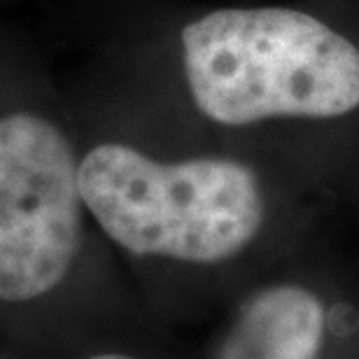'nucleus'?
Wrapping results in <instances>:
<instances>
[{"instance_id": "obj_4", "label": "nucleus", "mask_w": 359, "mask_h": 359, "mask_svg": "<svg viewBox=\"0 0 359 359\" xmlns=\"http://www.w3.org/2000/svg\"><path fill=\"white\" fill-rule=\"evenodd\" d=\"M327 313L315 292L273 285L236 313L215 359H320Z\"/></svg>"}, {"instance_id": "obj_2", "label": "nucleus", "mask_w": 359, "mask_h": 359, "mask_svg": "<svg viewBox=\"0 0 359 359\" xmlns=\"http://www.w3.org/2000/svg\"><path fill=\"white\" fill-rule=\"evenodd\" d=\"M84 205L133 255L217 264L243 252L264 224V194L245 163L198 156L161 163L117 142L77 166Z\"/></svg>"}, {"instance_id": "obj_3", "label": "nucleus", "mask_w": 359, "mask_h": 359, "mask_svg": "<svg viewBox=\"0 0 359 359\" xmlns=\"http://www.w3.org/2000/svg\"><path fill=\"white\" fill-rule=\"evenodd\" d=\"M73 147L28 112L0 117V299H38L66 278L82 243Z\"/></svg>"}, {"instance_id": "obj_5", "label": "nucleus", "mask_w": 359, "mask_h": 359, "mask_svg": "<svg viewBox=\"0 0 359 359\" xmlns=\"http://www.w3.org/2000/svg\"><path fill=\"white\" fill-rule=\"evenodd\" d=\"M91 359H133V357H126V355H98V357H91Z\"/></svg>"}, {"instance_id": "obj_1", "label": "nucleus", "mask_w": 359, "mask_h": 359, "mask_svg": "<svg viewBox=\"0 0 359 359\" xmlns=\"http://www.w3.org/2000/svg\"><path fill=\"white\" fill-rule=\"evenodd\" d=\"M191 98L208 119H334L359 107V49L299 10H217L182 31Z\"/></svg>"}]
</instances>
